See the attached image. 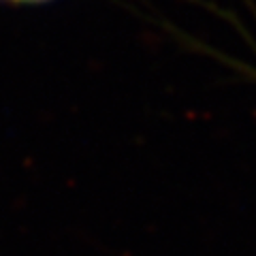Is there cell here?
Returning <instances> with one entry per match:
<instances>
[{
  "label": "cell",
  "instance_id": "obj_1",
  "mask_svg": "<svg viewBox=\"0 0 256 256\" xmlns=\"http://www.w3.org/2000/svg\"><path fill=\"white\" fill-rule=\"evenodd\" d=\"M9 4H18V6H38V4H50L56 0H4Z\"/></svg>",
  "mask_w": 256,
  "mask_h": 256
},
{
  "label": "cell",
  "instance_id": "obj_2",
  "mask_svg": "<svg viewBox=\"0 0 256 256\" xmlns=\"http://www.w3.org/2000/svg\"><path fill=\"white\" fill-rule=\"evenodd\" d=\"M244 70H250V73H252V75H254V77H256V70H254V68H252V66H246V64H244Z\"/></svg>",
  "mask_w": 256,
  "mask_h": 256
}]
</instances>
